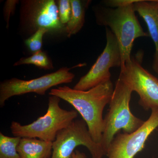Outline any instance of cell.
<instances>
[{
  "instance_id": "1",
  "label": "cell",
  "mask_w": 158,
  "mask_h": 158,
  "mask_svg": "<svg viewBox=\"0 0 158 158\" xmlns=\"http://www.w3.org/2000/svg\"><path fill=\"white\" fill-rule=\"evenodd\" d=\"M114 88L110 81L85 91L67 86L59 87L51 89L49 94L72 105L87 123L94 141L100 144L103 129V112L110 103Z\"/></svg>"
},
{
  "instance_id": "2",
  "label": "cell",
  "mask_w": 158,
  "mask_h": 158,
  "mask_svg": "<svg viewBox=\"0 0 158 158\" xmlns=\"http://www.w3.org/2000/svg\"><path fill=\"white\" fill-rule=\"evenodd\" d=\"M135 12L134 3L119 8H102L96 11L97 23L109 28L117 39L121 52V66L131 60L135 40L149 36L141 27Z\"/></svg>"
},
{
  "instance_id": "3",
  "label": "cell",
  "mask_w": 158,
  "mask_h": 158,
  "mask_svg": "<svg viewBox=\"0 0 158 158\" xmlns=\"http://www.w3.org/2000/svg\"><path fill=\"white\" fill-rule=\"evenodd\" d=\"M132 92L128 85L118 78L109 103L108 113L104 118L100 144L106 156L110 143L121 130L123 133H132L145 122L131 112L130 102Z\"/></svg>"
},
{
  "instance_id": "4",
  "label": "cell",
  "mask_w": 158,
  "mask_h": 158,
  "mask_svg": "<svg viewBox=\"0 0 158 158\" xmlns=\"http://www.w3.org/2000/svg\"><path fill=\"white\" fill-rule=\"evenodd\" d=\"M60 101L59 97L51 95L46 113L30 124L23 125L18 122L12 121L10 126L12 135L21 138H35L53 142L58 133L68 127L78 116L76 110L61 108Z\"/></svg>"
},
{
  "instance_id": "5",
  "label": "cell",
  "mask_w": 158,
  "mask_h": 158,
  "mask_svg": "<svg viewBox=\"0 0 158 158\" xmlns=\"http://www.w3.org/2000/svg\"><path fill=\"white\" fill-rule=\"evenodd\" d=\"M143 56L139 51L122 65L118 78L138 94L139 105L148 111L158 108V79L142 66Z\"/></svg>"
},
{
  "instance_id": "6",
  "label": "cell",
  "mask_w": 158,
  "mask_h": 158,
  "mask_svg": "<svg viewBox=\"0 0 158 158\" xmlns=\"http://www.w3.org/2000/svg\"><path fill=\"white\" fill-rule=\"evenodd\" d=\"M20 24L23 31L32 35L40 28L48 33H60L65 30L60 21L58 5L54 0H27L21 2Z\"/></svg>"
},
{
  "instance_id": "7",
  "label": "cell",
  "mask_w": 158,
  "mask_h": 158,
  "mask_svg": "<svg viewBox=\"0 0 158 158\" xmlns=\"http://www.w3.org/2000/svg\"><path fill=\"white\" fill-rule=\"evenodd\" d=\"M79 146L87 148L92 158H102L106 156L101 145L94 141L87 123L81 119H75L58 133L52 142L51 158H71Z\"/></svg>"
},
{
  "instance_id": "8",
  "label": "cell",
  "mask_w": 158,
  "mask_h": 158,
  "mask_svg": "<svg viewBox=\"0 0 158 158\" xmlns=\"http://www.w3.org/2000/svg\"><path fill=\"white\" fill-rule=\"evenodd\" d=\"M70 68L63 67L55 72L30 80L13 78L0 84V106L2 107L10 98L29 93L44 95L48 89L57 85L73 81L75 75Z\"/></svg>"
},
{
  "instance_id": "9",
  "label": "cell",
  "mask_w": 158,
  "mask_h": 158,
  "mask_svg": "<svg viewBox=\"0 0 158 158\" xmlns=\"http://www.w3.org/2000/svg\"><path fill=\"white\" fill-rule=\"evenodd\" d=\"M106 44L104 49L88 73L75 85L74 89L85 91L109 81L111 77L110 69L121 67V55L118 41L109 28L106 27Z\"/></svg>"
},
{
  "instance_id": "10",
  "label": "cell",
  "mask_w": 158,
  "mask_h": 158,
  "mask_svg": "<svg viewBox=\"0 0 158 158\" xmlns=\"http://www.w3.org/2000/svg\"><path fill=\"white\" fill-rule=\"evenodd\" d=\"M151 111L148 119L135 131L115 136L106 153L108 158H134L144 149L148 138L158 127V108Z\"/></svg>"
},
{
  "instance_id": "11",
  "label": "cell",
  "mask_w": 158,
  "mask_h": 158,
  "mask_svg": "<svg viewBox=\"0 0 158 158\" xmlns=\"http://www.w3.org/2000/svg\"><path fill=\"white\" fill-rule=\"evenodd\" d=\"M134 8L146 23L148 34L155 46L152 68L158 74V0H139Z\"/></svg>"
},
{
  "instance_id": "12",
  "label": "cell",
  "mask_w": 158,
  "mask_h": 158,
  "mask_svg": "<svg viewBox=\"0 0 158 158\" xmlns=\"http://www.w3.org/2000/svg\"><path fill=\"white\" fill-rule=\"evenodd\" d=\"M17 151L21 158H51L52 142L37 138H21Z\"/></svg>"
},
{
  "instance_id": "13",
  "label": "cell",
  "mask_w": 158,
  "mask_h": 158,
  "mask_svg": "<svg viewBox=\"0 0 158 158\" xmlns=\"http://www.w3.org/2000/svg\"><path fill=\"white\" fill-rule=\"evenodd\" d=\"M72 12L70 19L65 26V32L68 37L77 34L84 26L85 10L89 1L70 0Z\"/></svg>"
},
{
  "instance_id": "14",
  "label": "cell",
  "mask_w": 158,
  "mask_h": 158,
  "mask_svg": "<svg viewBox=\"0 0 158 158\" xmlns=\"http://www.w3.org/2000/svg\"><path fill=\"white\" fill-rule=\"evenodd\" d=\"M21 138L10 137L0 133V158H21L17 147Z\"/></svg>"
},
{
  "instance_id": "15",
  "label": "cell",
  "mask_w": 158,
  "mask_h": 158,
  "mask_svg": "<svg viewBox=\"0 0 158 158\" xmlns=\"http://www.w3.org/2000/svg\"><path fill=\"white\" fill-rule=\"evenodd\" d=\"M34 65L44 69H52L53 64L50 59L45 52L39 51L33 54L31 56L22 58L15 62L14 66L23 65Z\"/></svg>"
},
{
  "instance_id": "16",
  "label": "cell",
  "mask_w": 158,
  "mask_h": 158,
  "mask_svg": "<svg viewBox=\"0 0 158 158\" xmlns=\"http://www.w3.org/2000/svg\"><path fill=\"white\" fill-rule=\"evenodd\" d=\"M47 33H48V31L46 29L40 28L26 40L25 43L26 46L33 54L41 51L43 38Z\"/></svg>"
},
{
  "instance_id": "17",
  "label": "cell",
  "mask_w": 158,
  "mask_h": 158,
  "mask_svg": "<svg viewBox=\"0 0 158 158\" xmlns=\"http://www.w3.org/2000/svg\"><path fill=\"white\" fill-rule=\"evenodd\" d=\"M57 3L60 21L62 24L65 25L69 22L71 15L70 0H59Z\"/></svg>"
},
{
  "instance_id": "18",
  "label": "cell",
  "mask_w": 158,
  "mask_h": 158,
  "mask_svg": "<svg viewBox=\"0 0 158 158\" xmlns=\"http://www.w3.org/2000/svg\"><path fill=\"white\" fill-rule=\"evenodd\" d=\"M19 2L17 0H8L5 2L4 8V15L6 22V27H9V20L11 15L14 13L16 5Z\"/></svg>"
},
{
  "instance_id": "19",
  "label": "cell",
  "mask_w": 158,
  "mask_h": 158,
  "mask_svg": "<svg viewBox=\"0 0 158 158\" xmlns=\"http://www.w3.org/2000/svg\"><path fill=\"white\" fill-rule=\"evenodd\" d=\"M139 0H107L104 3L106 6L110 8H117L134 4Z\"/></svg>"
},
{
  "instance_id": "20",
  "label": "cell",
  "mask_w": 158,
  "mask_h": 158,
  "mask_svg": "<svg viewBox=\"0 0 158 158\" xmlns=\"http://www.w3.org/2000/svg\"><path fill=\"white\" fill-rule=\"evenodd\" d=\"M86 155L85 153L81 152L78 150H75L71 158H86Z\"/></svg>"
}]
</instances>
